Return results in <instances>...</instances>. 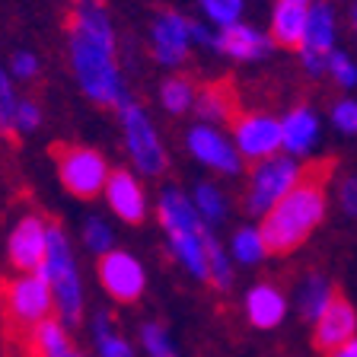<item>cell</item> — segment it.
Here are the masks:
<instances>
[{
	"label": "cell",
	"instance_id": "cell-1",
	"mask_svg": "<svg viewBox=\"0 0 357 357\" xmlns=\"http://www.w3.org/2000/svg\"><path fill=\"white\" fill-rule=\"evenodd\" d=\"M338 163L322 156V160H310L300 169L297 185L290 188L275 208L261 217V243H265V255H284L297 252L300 245L322 227L328 211V182H332Z\"/></svg>",
	"mask_w": 357,
	"mask_h": 357
},
{
	"label": "cell",
	"instance_id": "cell-2",
	"mask_svg": "<svg viewBox=\"0 0 357 357\" xmlns=\"http://www.w3.org/2000/svg\"><path fill=\"white\" fill-rule=\"evenodd\" d=\"M70 29V61L86 96L99 105H125V89L115 67V36L105 20L102 0H77L67 16Z\"/></svg>",
	"mask_w": 357,
	"mask_h": 357
},
{
	"label": "cell",
	"instance_id": "cell-3",
	"mask_svg": "<svg viewBox=\"0 0 357 357\" xmlns=\"http://www.w3.org/2000/svg\"><path fill=\"white\" fill-rule=\"evenodd\" d=\"M52 310V287L42 275L0 278V332H3V351L29 335L32 326L48 319Z\"/></svg>",
	"mask_w": 357,
	"mask_h": 357
},
{
	"label": "cell",
	"instance_id": "cell-4",
	"mask_svg": "<svg viewBox=\"0 0 357 357\" xmlns=\"http://www.w3.org/2000/svg\"><path fill=\"white\" fill-rule=\"evenodd\" d=\"M38 275L52 287L58 316L67 326H77V322H80V310H83L80 278H77L74 259H70L67 236L58 223H48V252H45V261H42V268H38Z\"/></svg>",
	"mask_w": 357,
	"mask_h": 357
},
{
	"label": "cell",
	"instance_id": "cell-5",
	"mask_svg": "<svg viewBox=\"0 0 357 357\" xmlns=\"http://www.w3.org/2000/svg\"><path fill=\"white\" fill-rule=\"evenodd\" d=\"M160 220H163L166 236H169L176 255L185 261V268L198 281H208V255H204V233L208 230L201 227L195 204H188L178 192H166L163 204H160Z\"/></svg>",
	"mask_w": 357,
	"mask_h": 357
},
{
	"label": "cell",
	"instance_id": "cell-6",
	"mask_svg": "<svg viewBox=\"0 0 357 357\" xmlns=\"http://www.w3.org/2000/svg\"><path fill=\"white\" fill-rule=\"evenodd\" d=\"M300 169L303 166L294 156H268L261 163H252L249 185L243 192V211L255 217H265L290 188L297 185Z\"/></svg>",
	"mask_w": 357,
	"mask_h": 357
},
{
	"label": "cell",
	"instance_id": "cell-7",
	"mask_svg": "<svg viewBox=\"0 0 357 357\" xmlns=\"http://www.w3.org/2000/svg\"><path fill=\"white\" fill-rule=\"evenodd\" d=\"M52 160L58 166V176L64 182V188L74 198L93 201L99 198V192L109 182V166L105 160L89 147H77V144H52Z\"/></svg>",
	"mask_w": 357,
	"mask_h": 357
},
{
	"label": "cell",
	"instance_id": "cell-8",
	"mask_svg": "<svg viewBox=\"0 0 357 357\" xmlns=\"http://www.w3.org/2000/svg\"><path fill=\"white\" fill-rule=\"evenodd\" d=\"M121 125H125V141L131 150L137 169L147 172V176H163L169 160H166V150L156 137V131L150 128L147 115L137 102H125L121 105Z\"/></svg>",
	"mask_w": 357,
	"mask_h": 357
},
{
	"label": "cell",
	"instance_id": "cell-9",
	"mask_svg": "<svg viewBox=\"0 0 357 357\" xmlns=\"http://www.w3.org/2000/svg\"><path fill=\"white\" fill-rule=\"evenodd\" d=\"M351 338H357V310L342 290L335 287L328 306L319 312V319L312 322V351L332 354L335 348L348 344Z\"/></svg>",
	"mask_w": 357,
	"mask_h": 357
},
{
	"label": "cell",
	"instance_id": "cell-10",
	"mask_svg": "<svg viewBox=\"0 0 357 357\" xmlns=\"http://www.w3.org/2000/svg\"><path fill=\"white\" fill-rule=\"evenodd\" d=\"M233 137L239 156H245L249 163H261L281 150V121L265 112H243L233 121Z\"/></svg>",
	"mask_w": 357,
	"mask_h": 357
},
{
	"label": "cell",
	"instance_id": "cell-11",
	"mask_svg": "<svg viewBox=\"0 0 357 357\" xmlns=\"http://www.w3.org/2000/svg\"><path fill=\"white\" fill-rule=\"evenodd\" d=\"M335 45V10L328 7L326 0L312 3L310 7V20H306V36H303V70L310 77H322L328 70V54Z\"/></svg>",
	"mask_w": 357,
	"mask_h": 357
},
{
	"label": "cell",
	"instance_id": "cell-12",
	"mask_svg": "<svg viewBox=\"0 0 357 357\" xmlns=\"http://www.w3.org/2000/svg\"><path fill=\"white\" fill-rule=\"evenodd\" d=\"M99 281L102 287L109 290L112 300H119V303H137L144 294V268L141 261L134 259L128 252H102L99 255Z\"/></svg>",
	"mask_w": 357,
	"mask_h": 357
},
{
	"label": "cell",
	"instance_id": "cell-13",
	"mask_svg": "<svg viewBox=\"0 0 357 357\" xmlns=\"http://www.w3.org/2000/svg\"><path fill=\"white\" fill-rule=\"evenodd\" d=\"M48 252V223L38 214H26L10 233V261L20 271H38Z\"/></svg>",
	"mask_w": 357,
	"mask_h": 357
},
{
	"label": "cell",
	"instance_id": "cell-14",
	"mask_svg": "<svg viewBox=\"0 0 357 357\" xmlns=\"http://www.w3.org/2000/svg\"><path fill=\"white\" fill-rule=\"evenodd\" d=\"M312 0H278L271 13V42L284 52H300Z\"/></svg>",
	"mask_w": 357,
	"mask_h": 357
},
{
	"label": "cell",
	"instance_id": "cell-15",
	"mask_svg": "<svg viewBox=\"0 0 357 357\" xmlns=\"http://www.w3.org/2000/svg\"><path fill=\"white\" fill-rule=\"evenodd\" d=\"M188 150L198 156L201 163H208L211 169H217V172L236 176V172L243 169V163H239V150H233L230 144L223 141L220 134L208 125H195L192 131H188Z\"/></svg>",
	"mask_w": 357,
	"mask_h": 357
},
{
	"label": "cell",
	"instance_id": "cell-16",
	"mask_svg": "<svg viewBox=\"0 0 357 357\" xmlns=\"http://www.w3.org/2000/svg\"><path fill=\"white\" fill-rule=\"evenodd\" d=\"M195 109H198L201 121L204 125H214V121H223L230 125L243 115V102H239V93L230 80H217L208 83V86L198 89V99H195Z\"/></svg>",
	"mask_w": 357,
	"mask_h": 357
},
{
	"label": "cell",
	"instance_id": "cell-17",
	"mask_svg": "<svg viewBox=\"0 0 357 357\" xmlns=\"http://www.w3.org/2000/svg\"><path fill=\"white\" fill-rule=\"evenodd\" d=\"M105 198H109L112 211L121 217L125 223H144L147 217V201H144V188L141 182L125 169L109 172V182H105Z\"/></svg>",
	"mask_w": 357,
	"mask_h": 357
},
{
	"label": "cell",
	"instance_id": "cell-18",
	"mask_svg": "<svg viewBox=\"0 0 357 357\" xmlns=\"http://www.w3.org/2000/svg\"><path fill=\"white\" fill-rule=\"evenodd\" d=\"M188 38H192V29H188V20H182L178 13H160L153 22V52L156 61L163 64H182L188 54Z\"/></svg>",
	"mask_w": 357,
	"mask_h": 357
},
{
	"label": "cell",
	"instance_id": "cell-19",
	"mask_svg": "<svg viewBox=\"0 0 357 357\" xmlns=\"http://www.w3.org/2000/svg\"><path fill=\"white\" fill-rule=\"evenodd\" d=\"M70 354V338L58 319H42L29 328L16 348L7 351V357H64Z\"/></svg>",
	"mask_w": 357,
	"mask_h": 357
},
{
	"label": "cell",
	"instance_id": "cell-20",
	"mask_svg": "<svg viewBox=\"0 0 357 357\" xmlns=\"http://www.w3.org/2000/svg\"><path fill=\"white\" fill-rule=\"evenodd\" d=\"M271 36H261L255 32L252 26H243V22H233V26H220V32L214 36V48L230 58L239 61H255V58H265L271 52Z\"/></svg>",
	"mask_w": 357,
	"mask_h": 357
},
{
	"label": "cell",
	"instance_id": "cell-21",
	"mask_svg": "<svg viewBox=\"0 0 357 357\" xmlns=\"http://www.w3.org/2000/svg\"><path fill=\"white\" fill-rule=\"evenodd\" d=\"M319 141V119L310 105H294L281 121V147L290 156H306Z\"/></svg>",
	"mask_w": 357,
	"mask_h": 357
},
{
	"label": "cell",
	"instance_id": "cell-22",
	"mask_svg": "<svg viewBox=\"0 0 357 357\" xmlns=\"http://www.w3.org/2000/svg\"><path fill=\"white\" fill-rule=\"evenodd\" d=\"M245 316L252 322L255 328H278L287 316V300L278 287L271 284H259V287L249 290V297H245Z\"/></svg>",
	"mask_w": 357,
	"mask_h": 357
},
{
	"label": "cell",
	"instance_id": "cell-23",
	"mask_svg": "<svg viewBox=\"0 0 357 357\" xmlns=\"http://www.w3.org/2000/svg\"><path fill=\"white\" fill-rule=\"evenodd\" d=\"M335 294V284H328L322 275H310L306 284L300 287V319L303 322H316L319 312L328 306Z\"/></svg>",
	"mask_w": 357,
	"mask_h": 357
},
{
	"label": "cell",
	"instance_id": "cell-24",
	"mask_svg": "<svg viewBox=\"0 0 357 357\" xmlns=\"http://www.w3.org/2000/svg\"><path fill=\"white\" fill-rule=\"evenodd\" d=\"M160 99H163V105L172 112V115H182V112H188L195 105V99H198L195 80L188 74L169 77V80L163 83V89H160Z\"/></svg>",
	"mask_w": 357,
	"mask_h": 357
},
{
	"label": "cell",
	"instance_id": "cell-25",
	"mask_svg": "<svg viewBox=\"0 0 357 357\" xmlns=\"http://www.w3.org/2000/svg\"><path fill=\"white\" fill-rule=\"evenodd\" d=\"M204 255H208V278L217 290H227L233 281V271H230V261L223 255V249L217 245V239L211 233H204Z\"/></svg>",
	"mask_w": 357,
	"mask_h": 357
},
{
	"label": "cell",
	"instance_id": "cell-26",
	"mask_svg": "<svg viewBox=\"0 0 357 357\" xmlns=\"http://www.w3.org/2000/svg\"><path fill=\"white\" fill-rule=\"evenodd\" d=\"M233 255L245 265H252L265 255V243H261V233L252 230V227H243V230L233 236Z\"/></svg>",
	"mask_w": 357,
	"mask_h": 357
},
{
	"label": "cell",
	"instance_id": "cell-27",
	"mask_svg": "<svg viewBox=\"0 0 357 357\" xmlns=\"http://www.w3.org/2000/svg\"><path fill=\"white\" fill-rule=\"evenodd\" d=\"M16 96H13V86H10L7 74L0 70V134L13 141V128H16Z\"/></svg>",
	"mask_w": 357,
	"mask_h": 357
},
{
	"label": "cell",
	"instance_id": "cell-28",
	"mask_svg": "<svg viewBox=\"0 0 357 357\" xmlns=\"http://www.w3.org/2000/svg\"><path fill=\"white\" fill-rule=\"evenodd\" d=\"M195 204H198L201 217H204L208 223H217L223 217V211H227L223 208V195L217 192L214 185H208V182L195 188Z\"/></svg>",
	"mask_w": 357,
	"mask_h": 357
},
{
	"label": "cell",
	"instance_id": "cell-29",
	"mask_svg": "<svg viewBox=\"0 0 357 357\" xmlns=\"http://www.w3.org/2000/svg\"><path fill=\"white\" fill-rule=\"evenodd\" d=\"M326 74H332V80L338 83L342 89H354L357 86V64L344 52H332V54H328V70H326Z\"/></svg>",
	"mask_w": 357,
	"mask_h": 357
},
{
	"label": "cell",
	"instance_id": "cell-30",
	"mask_svg": "<svg viewBox=\"0 0 357 357\" xmlns=\"http://www.w3.org/2000/svg\"><path fill=\"white\" fill-rule=\"evenodd\" d=\"M96 332H99V351H102V357H134L131 344L121 342L119 335L109 328V316H99L96 319Z\"/></svg>",
	"mask_w": 357,
	"mask_h": 357
},
{
	"label": "cell",
	"instance_id": "cell-31",
	"mask_svg": "<svg viewBox=\"0 0 357 357\" xmlns=\"http://www.w3.org/2000/svg\"><path fill=\"white\" fill-rule=\"evenodd\" d=\"M201 3H204L211 20L220 22V26H233L243 13V0H201Z\"/></svg>",
	"mask_w": 357,
	"mask_h": 357
},
{
	"label": "cell",
	"instance_id": "cell-32",
	"mask_svg": "<svg viewBox=\"0 0 357 357\" xmlns=\"http://www.w3.org/2000/svg\"><path fill=\"white\" fill-rule=\"evenodd\" d=\"M144 344H147L150 357H176V351H172L169 338H166L163 326H144Z\"/></svg>",
	"mask_w": 357,
	"mask_h": 357
},
{
	"label": "cell",
	"instance_id": "cell-33",
	"mask_svg": "<svg viewBox=\"0 0 357 357\" xmlns=\"http://www.w3.org/2000/svg\"><path fill=\"white\" fill-rule=\"evenodd\" d=\"M332 121L342 134H357V102L354 99H342L332 109Z\"/></svg>",
	"mask_w": 357,
	"mask_h": 357
},
{
	"label": "cell",
	"instance_id": "cell-34",
	"mask_svg": "<svg viewBox=\"0 0 357 357\" xmlns=\"http://www.w3.org/2000/svg\"><path fill=\"white\" fill-rule=\"evenodd\" d=\"M338 204H342V211L351 220H357V176L342 178V185H338Z\"/></svg>",
	"mask_w": 357,
	"mask_h": 357
},
{
	"label": "cell",
	"instance_id": "cell-35",
	"mask_svg": "<svg viewBox=\"0 0 357 357\" xmlns=\"http://www.w3.org/2000/svg\"><path fill=\"white\" fill-rule=\"evenodd\" d=\"M38 119H42V112H38V105L32 102V99H22V102L16 105V128H20V131H36Z\"/></svg>",
	"mask_w": 357,
	"mask_h": 357
},
{
	"label": "cell",
	"instance_id": "cell-36",
	"mask_svg": "<svg viewBox=\"0 0 357 357\" xmlns=\"http://www.w3.org/2000/svg\"><path fill=\"white\" fill-rule=\"evenodd\" d=\"M109 243H112V236H109V230H105V223H99V220H89L86 223V245L93 249V252H109Z\"/></svg>",
	"mask_w": 357,
	"mask_h": 357
},
{
	"label": "cell",
	"instance_id": "cell-37",
	"mask_svg": "<svg viewBox=\"0 0 357 357\" xmlns=\"http://www.w3.org/2000/svg\"><path fill=\"white\" fill-rule=\"evenodd\" d=\"M13 70H16V77H22V80H29V77H36V58L32 54H26V52H20L13 58Z\"/></svg>",
	"mask_w": 357,
	"mask_h": 357
},
{
	"label": "cell",
	"instance_id": "cell-38",
	"mask_svg": "<svg viewBox=\"0 0 357 357\" xmlns=\"http://www.w3.org/2000/svg\"><path fill=\"white\" fill-rule=\"evenodd\" d=\"M326 357H357V338H351L348 344H342V348H335L332 354H326Z\"/></svg>",
	"mask_w": 357,
	"mask_h": 357
},
{
	"label": "cell",
	"instance_id": "cell-39",
	"mask_svg": "<svg viewBox=\"0 0 357 357\" xmlns=\"http://www.w3.org/2000/svg\"><path fill=\"white\" fill-rule=\"evenodd\" d=\"M351 22H354V32H357V3H354V10H351Z\"/></svg>",
	"mask_w": 357,
	"mask_h": 357
},
{
	"label": "cell",
	"instance_id": "cell-40",
	"mask_svg": "<svg viewBox=\"0 0 357 357\" xmlns=\"http://www.w3.org/2000/svg\"><path fill=\"white\" fill-rule=\"evenodd\" d=\"M64 357H80V354H74V351H70V354H64Z\"/></svg>",
	"mask_w": 357,
	"mask_h": 357
}]
</instances>
